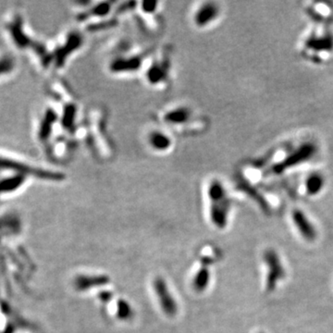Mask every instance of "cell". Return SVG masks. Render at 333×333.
Instances as JSON below:
<instances>
[{
    "instance_id": "7c38bea8",
    "label": "cell",
    "mask_w": 333,
    "mask_h": 333,
    "mask_svg": "<svg viewBox=\"0 0 333 333\" xmlns=\"http://www.w3.org/2000/svg\"><path fill=\"white\" fill-rule=\"evenodd\" d=\"M21 229V220L19 214L13 210H6L0 213V240L11 238L17 235Z\"/></svg>"
},
{
    "instance_id": "7a4b0ae2",
    "label": "cell",
    "mask_w": 333,
    "mask_h": 333,
    "mask_svg": "<svg viewBox=\"0 0 333 333\" xmlns=\"http://www.w3.org/2000/svg\"><path fill=\"white\" fill-rule=\"evenodd\" d=\"M10 172L28 177L31 180L60 182L65 179L61 172L39 166L15 153L0 150V173Z\"/></svg>"
},
{
    "instance_id": "e0dca14e",
    "label": "cell",
    "mask_w": 333,
    "mask_h": 333,
    "mask_svg": "<svg viewBox=\"0 0 333 333\" xmlns=\"http://www.w3.org/2000/svg\"><path fill=\"white\" fill-rule=\"evenodd\" d=\"M322 180L320 179V177H312L310 178L307 183H306V191L307 193L310 195H314L316 194L319 191L321 190L322 188Z\"/></svg>"
},
{
    "instance_id": "9a60e30c",
    "label": "cell",
    "mask_w": 333,
    "mask_h": 333,
    "mask_svg": "<svg viewBox=\"0 0 333 333\" xmlns=\"http://www.w3.org/2000/svg\"><path fill=\"white\" fill-rule=\"evenodd\" d=\"M218 7L213 3L202 4L197 8V10L194 11L193 22L197 27L204 28L210 24L214 19H216L218 17Z\"/></svg>"
},
{
    "instance_id": "ba28073f",
    "label": "cell",
    "mask_w": 333,
    "mask_h": 333,
    "mask_svg": "<svg viewBox=\"0 0 333 333\" xmlns=\"http://www.w3.org/2000/svg\"><path fill=\"white\" fill-rule=\"evenodd\" d=\"M263 265L265 267V291L271 294L276 291L277 287L286 278V269L283 262L275 249L268 248L263 256Z\"/></svg>"
},
{
    "instance_id": "ac0fdd59",
    "label": "cell",
    "mask_w": 333,
    "mask_h": 333,
    "mask_svg": "<svg viewBox=\"0 0 333 333\" xmlns=\"http://www.w3.org/2000/svg\"><path fill=\"white\" fill-rule=\"evenodd\" d=\"M264 333V332H258V333Z\"/></svg>"
},
{
    "instance_id": "8fae6325",
    "label": "cell",
    "mask_w": 333,
    "mask_h": 333,
    "mask_svg": "<svg viewBox=\"0 0 333 333\" xmlns=\"http://www.w3.org/2000/svg\"><path fill=\"white\" fill-rule=\"evenodd\" d=\"M292 221L299 236L307 243H314L318 237V231L313 221L302 210H295L292 213Z\"/></svg>"
},
{
    "instance_id": "6da1fadb",
    "label": "cell",
    "mask_w": 333,
    "mask_h": 333,
    "mask_svg": "<svg viewBox=\"0 0 333 333\" xmlns=\"http://www.w3.org/2000/svg\"><path fill=\"white\" fill-rule=\"evenodd\" d=\"M3 29L11 46L18 51L27 52L36 58L39 66L44 70L52 68L51 48L35 39L29 31L23 14L19 10H12L6 16Z\"/></svg>"
},
{
    "instance_id": "277c9868",
    "label": "cell",
    "mask_w": 333,
    "mask_h": 333,
    "mask_svg": "<svg viewBox=\"0 0 333 333\" xmlns=\"http://www.w3.org/2000/svg\"><path fill=\"white\" fill-rule=\"evenodd\" d=\"M171 73L172 55L169 49H164L149 59L144 70V79L149 86L162 88L170 84Z\"/></svg>"
},
{
    "instance_id": "30bf717a",
    "label": "cell",
    "mask_w": 333,
    "mask_h": 333,
    "mask_svg": "<svg viewBox=\"0 0 333 333\" xmlns=\"http://www.w3.org/2000/svg\"><path fill=\"white\" fill-rule=\"evenodd\" d=\"M148 54L143 51H126L123 52L120 56H116L110 59L108 64V70L112 74H131L137 72L143 64Z\"/></svg>"
},
{
    "instance_id": "9c48e42d",
    "label": "cell",
    "mask_w": 333,
    "mask_h": 333,
    "mask_svg": "<svg viewBox=\"0 0 333 333\" xmlns=\"http://www.w3.org/2000/svg\"><path fill=\"white\" fill-rule=\"evenodd\" d=\"M84 37L76 31L69 32L63 37L62 41L58 42L52 50V59L54 69L60 70L65 66L69 58L83 47Z\"/></svg>"
},
{
    "instance_id": "5bb4252c",
    "label": "cell",
    "mask_w": 333,
    "mask_h": 333,
    "mask_svg": "<svg viewBox=\"0 0 333 333\" xmlns=\"http://www.w3.org/2000/svg\"><path fill=\"white\" fill-rule=\"evenodd\" d=\"M112 11L111 2H99L94 6L87 8L81 11L78 15V19L81 21H91L94 19H106L108 14Z\"/></svg>"
},
{
    "instance_id": "3957f363",
    "label": "cell",
    "mask_w": 333,
    "mask_h": 333,
    "mask_svg": "<svg viewBox=\"0 0 333 333\" xmlns=\"http://www.w3.org/2000/svg\"><path fill=\"white\" fill-rule=\"evenodd\" d=\"M105 116L100 110L93 111L82 129V135H86V140L91 149L100 158H109L112 154V145L105 132Z\"/></svg>"
},
{
    "instance_id": "5b68a950",
    "label": "cell",
    "mask_w": 333,
    "mask_h": 333,
    "mask_svg": "<svg viewBox=\"0 0 333 333\" xmlns=\"http://www.w3.org/2000/svg\"><path fill=\"white\" fill-rule=\"evenodd\" d=\"M193 109L185 105H178L164 111L160 116V121L168 128L181 133H192L198 132L200 122Z\"/></svg>"
},
{
    "instance_id": "4fadbf2b",
    "label": "cell",
    "mask_w": 333,
    "mask_h": 333,
    "mask_svg": "<svg viewBox=\"0 0 333 333\" xmlns=\"http://www.w3.org/2000/svg\"><path fill=\"white\" fill-rule=\"evenodd\" d=\"M147 143L154 151L165 153L172 148L173 140L170 133L162 130H153L147 135Z\"/></svg>"
},
{
    "instance_id": "8992f818",
    "label": "cell",
    "mask_w": 333,
    "mask_h": 333,
    "mask_svg": "<svg viewBox=\"0 0 333 333\" xmlns=\"http://www.w3.org/2000/svg\"><path fill=\"white\" fill-rule=\"evenodd\" d=\"M208 196L212 223L219 228H224L228 223L229 211V202L226 191L219 181H212L209 184Z\"/></svg>"
},
{
    "instance_id": "2e32d148",
    "label": "cell",
    "mask_w": 333,
    "mask_h": 333,
    "mask_svg": "<svg viewBox=\"0 0 333 333\" xmlns=\"http://www.w3.org/2000/svg\"><path fill=\"white\" fill-rule=\"evenodd\" d=\"M17 69L15 57L7 52H0V80L11 76Z\"/></svg>"
},
{
    "instance_id": "52a82bcc",
    "label": "cell",
    "mask_w": 333,
    "mask_h": 333,
    "mask_svg": "<svg viewBox=\"0 0 333 333\" xmlns=\"http://www.w3.org/2000/svg\"><path fill=\"white\" fill-rule=\"evenodd\" d=\"M57 129H60L59 112L57 107L51 104L44 108L35 126L36 141L44 150L57 136Z\"/></svg>"
}]
</instances>
